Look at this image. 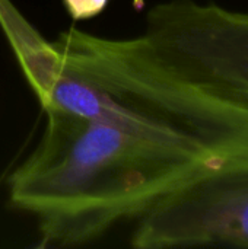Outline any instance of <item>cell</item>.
I'll use <instances>...</instances> for the list:
<instances>
[{
	"mask_svg": "<svg viewBox=\"0 0 248 249\" xmlns=\"http://www.w3.org/2000/svg\"><path fill=\"white\" fill-rule=\"evenodd\" d=\"M45 112L101 123L210 165L248 158V109L177 76L149 38L79 29L48 42L31 25L9 38Z\"/></svg>",
	"mask_w": 248,
	"mask_h": 249,
	"instance_id": "6da1fadb",
	"label": "cell"
},
{
	"mask_svg": "<svg viewBox=\"0 0 248 249\" xmlns=\"http://www.w3.org/2000/svg\"><path fill=\"white\" fill-rule=\"evenodd\" d=\"M145 35L177 76L248 109V12L171 0L149 10Z\"/></svg>",
	"mask_w": 248,
	"mask_h": 249,
	"instance_id": "7a4b0ae2",
	"label": "cell"
},
{
	"mask_svg": "<svg viewBox=\"0 0 248 249\" xmlns=\"http://www.w3.org/2000/svg\"><path fill=\"white\" fill-rule=\"evenodd\" d=\"M133 247L248 248V158L224 163L155 204L133 235Z\"/></svg>",
	"mask_w": 248,
	"mask_h": 249,
	"instance_id": "3957f363",
	"label": "cell"
},
{
	"mask_svg": "<svg viewBox=\"0 0 248 249\" xmlns=\"http://www.w3.org/2000/svg\"><path fill=\"white\" fill-rule=\"evenodd\" d=\"M110 0H63L67 13L75 20H85L98 16Z\"/></svg>",
	"mask_w": 248,
	"mask_h": 249,
	"instance_id": "277c9868",
	"label": "cell"
}]
</instances>
